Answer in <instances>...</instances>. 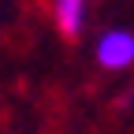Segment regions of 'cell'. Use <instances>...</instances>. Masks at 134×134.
I'll return each instance as SVG.
<instances>
[{
	"label": "cell",
	"mask_w": 134,
	"mask_h": 134,
	"mask_svg": "<svg viewBox=\"0 0 134 134\" xmlns=\"http://www.w3.org/2000/svg\"><path fill=\"white\" fill-rule=\"evenodd\" d=\"M97 60L108 67V71H123L134 63V34L127 30H108L97 45Z\"/></svg>",
	"instance_id": "1"
},
{
	"label": "cell",
	"mask_w": 134,
	"mask_h": 134,
	"mask_svg": "<svg viewBox=\"0 0 134 134\" xmlns=\"http://www.w3.org/2000/svg\"><path fill=\"white\" fill-rule=\"evenodd\" d=\"M56 23L63 37H78L86 23V0H56Z\"/></svg>",
	"instance_id": "2"
}]
</instances>
